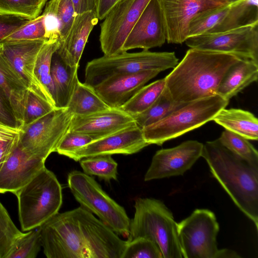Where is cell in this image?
<instances>
[{
    "label": "cell",
    "instance_id": "9",
    "mask_svg": "<svg viewBox=\"0 0 258 258\" xmlns=\"http://www.w3.org/2000/svg\"><path fill=\"white\" fill-rule=\"evenodd\" d=\"M73 115L67 108H55L20 128L18 146L27 154L44 161L69 131Z\"/></svg>",
    "mask_w": 258,
    "mask_h": 258
},
{
    "label": "cell",
    "instance_id": "15",
    "mask_svg": "<svg viewBox=\"0 0 258 258\" xmlns=\"http://www.w3.org/2000/svg\"><path fill=\"white\" fill-rule=\"evenodd\" d=\"M165 20L168 43L182 44L188 38L191 19L204 10L228 4L219 0H159Z\"/></svg>",
    "mask_w": 258,
    "mask_h": 258
},
{
    "label": "cell",
    "instance_id": "2",
    "mask_svg": "<svg viewBox=\"0 0 258 258\" xmlns=\"http://www.w3.org/2000/svg\"><path fill=\"white\" fill-rule=\"evenodd\" d=\"M243 58L235 54L190 48L165 78L173 99L188 103L216 94L228 69Z\"/></svg>",
    "mask_w": 258,
    "mask_h": 258
},
{
    "label": "cell",
    "instance_id": "31",
    "mask_svg": "<svg viewBox=\"0 0 258 258\" xmlns=\"http://www.w3.org/2000/svg\"><path fill=\"white\" fill-rule=\"evenodd\" d=\"M165 88L164 78L144 86L119 108L131 115L140 113L157 100Z\"/></svg>",
    "mask_w": 258,
    "mask_h": 258
},
{
    "label": "cell",
    "instance_id": "14",
    "mask_svg": "<svg viewBox=\"0 0 258 258\" xmlns=\"http://www.w3.org/2000/svg\"><path fill=\"white\" fill-rule=\"evenodd\" d=\"M167 39L166 26L159 0H151L128 34L122 52L160 47Z\"/></svg>",
    "mask_w": 258,
    "mask_h": 258
},
{
    "label": "cell",
    "instance_id": "11",
    "mask_svg": "<svg viewBox=\"0 0 258 258\" xmlns=\"http://www.w3.org/2000/svg\"><path fill=\"white\" fill-rule=\"evenodd\" d=\"M184 42L191 48L231 53L258 62V24L190 37Z\"/></svg>",
    "mask_w": 258,
    "mask_h": 258
},
{
    "label": "cell",
    "instance_id": "19",
    "mask_svg": "<svg viewBox=\"0 0 258 258\" xmlns=\"http://www.w3.org/2000/svg\"><path fill=\"white\" fill-rule=\"evenodd\" d=\"M45 161L27 154L17 145L0 169V193L14 194L45 167Z\"/></svg>",
    "mask_w": 258,
    "mask_h": 258
},
{
    "label": "cell",
    "instance_id": "35",
    "mask_svg": "<svg viewBox=\"0 0 258 258\" xmlns=\"http://www.w3.org/2000/svg\"><path fill=\"white\" fill-rule=\"evenodd\" d=\"M47 0H0V14L29 20L38 17Z\"/></svg>",
    "mask_w": 258,
    "mask_h": 258
},
{
    "label": "cell",
    "instance_id": "33",
    "mask_svg": "<svg viewBox=\"0 0 258 258\" xmlns=\"http://www.w3.org/2000/svg\"><path fill=\"white\" fill-rule=\"evenodd\" d=\"M230 5H221L204 10L197 14L189 22L188 38L208 33L222 20L228 12Z\"/></svg>",
    "mask_w": 258,
    "mask_h": 258
},
{
    "label": "cell",
    "instance_id": "6",
    "mask_svg": "<svg viewBox=\"0 0 258 258\" xmlns=\"http://www.w3.org/2000/svg\"><path fill=\"white\" fill-rule=\"evenodd\" d=\"M228 103L217 94L186 103L163 119L142 128L144 139L149 145L161 146L213 120Z\"/></svg>",
    "mask_w": 258,
    "mask_h": 258
},
{
    "label": "cell",
    "instance_id": "20",
    "mask_svg": "<svg viewBox=\"0 0 258 258\" xmlns=\"http://www.w3.org/2000/svg\"><path fill=\"white\" fill-rule=\"evenodd\" d=\"M160 73L149 70L111 76L93 87L111 108H120L148 81Z\"/></svg>",
    "mask_w": 258,
    "mask_h": 258
},
{
    "label": "cell",
    "instance_id": "39",
    "mask_svg": "<svg viewBox=\"0 0 258 258\" xmlns=\"http://www.w3.org/2000/svg\"><path fill=\"white\" fill-rule=\"evenodd\" d=\"M54 109H55L54 107L47 100L36 92L28 89L23 114L22 126L33 122Z\"/></svg>",
    "mask_w": 258,
    "mask_h": 258
},
{
    "label": "cell",
    "instance_id": "22",
    "mask_svg": "<svg viewBox=\"0 0 258 258\" xmlns=\"http://www.w3.org/2000/svg\"><path fill=\"white\" fill-rule=\"evenodd\" d=\"M0 89L9 99L21 127L28 89L4 55L1 43Z\"/></svg>",
    "mask_w": 258,
    "mask_h": 258
},
{
    "label": "cell",
    "instance_id": "46",
    "mask_svg": "<svg viewBox=\"0 0 258 258\" xmlns=\"http://www.w3.org/2000/svg\"><path fill=\"white\" fill-rule=\"evenodd\" d=\"M121 0H99L97 15L99 20H103L112 8Z\"/></svg>",
    "mask_w": 258,
    "mask_h": 258
},
{
    "label": "cell",
    "instance_id": "26",
    "mask_svg": "<svg viewBox=\"0 0 258 258\" xmlns=\"http://www.w3.org/2000/svg\"><path fill=\"white\" fill-rule=\"evenodd\" d=\"M213 120L225 130L248 140L258 139V119L251 112L241 109H222Z\"/></svg>",
    "mask_w": 258,
    "mask_h": 258
},
{
    "label": "cell",
    "instance_id": "44",
    "mask_svg": "<svg viewBox=\"0 0 258 258\" xmlns=\"http://www.w3.org/2000/svg\"><path fill=\"white\" fill-rule=\"evenodd\" d=\"M0 123L15 128H21L9 99L1 89Z\"/></svg>",
    "mask_w": 258,
    "mask_h": 258
},
{
    "label": "cell",
    "instance_id": "38",
    "mask_svg": "<svg viewBox=\"0 0 258 258\" xmlns=\"http://www.w3.org/2000/svg\"><path fill=\"white\" fill-rule=\"evenodd\" d=\"M121 258H163L157 245L142 237L126 240Z\"/></svg>",
    "mask_w": 258,
    "mask_h": 258
},
{
    "label": "cell",
    "instance_id": "30",
    "mask_svg": "<svg viewBox=\"0 0 258 258\" xmlns=\"http://www.w3.org/2000/svg\"><path fill=\"white\" fill-rule=\"evenodd\" d=\"M186 103L175 101L165 86L159 97L149 108L132 116L137 125L142 129L163 119Z\"/></svg>",
    "mask_w": 258,
    "mask_h": 258
},
{
    "label": "cell",
    "instance_id": "1",
    "mask_svg": "<svg viewBox=\"0 0 258 258\" xmlns=\"http://www.w3.org/2000/svg\"><path fill=\"white\" fill-rule=\"evenodd\" d=\"M47 258H121L126 241L80 206L38 227Z\"/></svg>",
    "mask_w": 258,
    "mask_h": 258
},
{
    "label": "cell",
    "instance_id": "18",
    "mask_svg": "<svg viewBox=\"0 0 258 258\" xmlns=\"http://www.w3.org/2000/svg\"><path fill=\"white\" fill-rule=\"evenodd\" d=\"M136 125L132 115L119 108H110L87 115H73L69 131L88 135L97 140Z\"/></svg>",
    "mask_w": 258,
    "mask_h": 258
},
{
    "label": "cell",
    "instance_id": "37",
    "mask_svg": "<svg viewBox=\"0 0 258 258\" xmlns=\"http://www.w3.org/2000/svg\"><path fill=\"white\" fill-rule=\"evenodd\" d=\"M41 246L38 229L30 230L17 240L7 258H35Z\"/></svg>",
    "mask_w": 258,
    "mask_h": 258
},
{
    "label": "cell",
    "instance_id": "36",
    "mask_svg": "<svg viewBox=\"0 0 258 258\" xmlns=\"http://www.w3.org/2000/svg\"><path fill=\"white\" fill-rule=\"evenodd\" d=\"M24 233L16 226L0 202V258H7L17 240Z\"/></svg>",
    "mask_w": 258,
    "mask_h": 258
},
{
    "label": "cell",
    "instance_id": "41",
    "mask_svg": "<svg viewBox=\"0 0 258 258\" xmlns=\"http://www.w3.org/2000/svg\"><path fill=\"white\" fill-rule=\"evenodd\" d=\"M96 140L88 135L68 131L58 143L55 152L69 157L75 151Z\"/></svg>",
    "mask_w": 258,
    "mask_h": 258
},
{
    "label": "cell",
    "instance_id": "32",
    "mask_svg": "<svg viewBox=\"0 0 258 258\" xmlns=\"http://www.w3.org/2000/svg\"><path fill=\"white\" fill-rule=\"evenodd\" d=\"M79 162L83 172L88 175L96 176L106 182L117 180L118 164L111 155L88 157L81 159Z\"/></svg>",
    "mask_w": 258,
    "mask_h": 258
},
{
    "label": "cell",
    "instance_id": "40",
    "mask_svg": "<svg viewBox=\"0 0 258 258\" xmlns=\"http://www.w3.org/2000/svg\"><path fill=\"white\" fill-rule=\"evenodd\" d=\"M45 16L43 14L30 20L4 41L47 40Z\"/></svg>",
    "mask_w": 258,
    "mask_h": 258
},
{
    "label": "cell",
    "instance_id": "7",
    "mask_svg": "<svg viewBox=\"0 0 258 258\" xmlns=\"http://www.w3.org/2000/svg\"><path fill=\"white\" fill-rule=\"evenodd\" d=\"M178 63L174 52H152L143 50L124 51L95 58L86 64L85 83L92 87L115 75L154 70L160 72L173 69Z\"/></svg>",
    "mask_w": 258,
    "mask_h": 258
},
{
    "label": "cell",
    "instance_id": "24",
    "mask_svg": "<svg viewBox=\"0 0 258 258\" xmlns=\"http://www.w3.org/2000/svg\"><path fill=\"white\" fill-rule=\"evenodd\" d=\"M46 37L62 41L68 34L76 16L71 0H50L46 5Z\"/></svg>",
    "mask_w": 258,
    "mask_h": 258
},
{
    "label": "cell",
    "instance_id": "42",
    "mask_svg": "<svg viewBox=\"0 0 258 258\" xmlns=\"http://www.w3.org/2000/svg\"><path fill=\"white\" fill-rule=\"evenodd\" d=\"M20 129L0 123V169L18 145Z\"/></svg>",
    "mask_w": 258,
    "mask_h": 258
},
{
    "label": "cell",
    "instance_id": "3",
    "mask_svg": "<svg viewBox=\"0 0 258 258\" xmlns=\"http://www.w3.org/2000/svg\"><path fill=\"white\" fill-rule=\"evenodd\" d=\"M201 157L233 202L258 229V166L241 159L217 139L203 144Z\"/></svg>",
    "mask_w": 258,
    "mask_h": 258
},
{
    "label": "cell",
    "instance_id": "8",
    "mask_svg": "<svg viewBox=\"0 0 258 258\" xmlns=\"http://www.w3.org/2000/svg\"><path fill=\"white\" fill-rule=\"evenodd\" d=\"M68 184L81 206L96 215L117 235L127 237L131 219L125 209L110 198L91 176L73 170L68 175Z\"/></svg>",
    "mask_w": 258,
    "mask_h": 258
},
{
    "label": "cell",
    "instance_id": "27",
    "mask_svg": "<svg viewBox=\"0 0 258 258\" xmlns=\"http://www.w3.org/2000/svg\"><path fill=\"white\" fill-rule=\"evenodd\" d=\"M256 24L258 0H240L231 4L222 20L207 33L222 32Z\"/></svg>",
    "mask_w": 258,
    "mask_h": 258
},
{
    "label": "cell",
    "instance_id": "34",
    "mask_svg": "<svg viewBox=\"0 0 258 258\" xmlns=\"http://www.w3.org/2000/svg\"><path fill=\"white\" fill-rule=\"evenodd\" d=\"M220 143L233 154L254 166H258V153L248 140L228 130L218 138Z\"/></svg>",
    "mask_w": 258,
    "mask_h": 258
},
{
    "label": "cell",
    "instance_id": "5",
    "mask_svg": "<svg viewBox=\"0 0 258 258\" xmlns=\"http://www.w3.org/2000/svg\"><path fill=\"white\" fill-rule=\"evenodd\" d=\"M14 194L24 231L39 227L48 221L58 213L62 203L61 186L55 174L45 167Z\"/></svg>",
    "mask_w": 258,
    "mask_h": 258
},
{
    "label": "cell",
    "instance_id": "16",
    "mask_svg": "<svg viewBox=\"0 0 258 258\" xmlns=\"http://www.w3.org/2000/svg\"><path fill=\"white\" fill-rule=\"evenodd\" d=\"M149 145L142 129L136 125L94 141L75 151L69 158L79 161L82 158L95 156L131 155Z\"/></svg>",
    "mask_w": 258,
    "mask_h": 258
},
{
    "label": "cell",
    "instance_id": "48",
    "mask_svg": "<svg viewBox=\"0 0 258 258\" xmlns=\"http://www.w3.org/2000/svg\"><path fill=\"white\" fill-rule=\"evenodd\" d=\"M219 1L224 2L226 4H232L235 3L236 2H237L240 0H219Z\"/></svg>",
    "mask_w": 258,
    "mask_h": 258
},
{
    "label": "cell",
    "instance_id": "13",
    "mask_svg": "<svg viewBox=\"0 0 258 258\" xmlns=\"http://www.w3.org/2000/svg\"><path fill=\"white\" fill-rule=\"evenodd\" d=\"M203 144L188 140L179 145L157 151L145 176L146 181L183 175L201 157Z\"/></svg>",
    "mask_w": 258,
    "mask_h": 258
},
{
    "label": "cell",
    "instance_id": "10",
    "mask_svg": "<svg viewBox=\"0 0 258 258\" xmlns=\"http://www.w3.org/2000/svg\"><path fill=\"white\" fill-rule=\"evenodd\" d=\"M219 224L213 212L196 209L177 223L178 240L184 258H215L218 250Z\"/></svg>",
    "mask_w": 258,
    "mask_h": 258
},
{
    "label": "cell",
    "instance_id": "25",
    "mask_svg": "<svg viewBox=\"0 0 258 258\" xmlns=\"http://www.w3.org/2000/svg\"><path fill=\"white\" fill-rule=\"evenodd\" d=\"M79 68L67 66L55 52L51 64V76L53 83L55 108H66L79 81Z\"/></svg>",
    "mask_w": 258,
    "mask_h": 258
},
{
    "label": "cell",
    "instance_id": "17",
    "mask_svg": "<svg viewBox=\"0 0 258 258\" xmlns=\"http://www.w3.org/2000/svg\"><path fill=\"white\" fill-rule=\"evenodd\" d=\"M46 40L4 41L1 44L4 55L28 89L36 92L49 102L34 73L38 53Z\"/></svg>",
    "mask_w": 258,
    "mask_h": 258
},
{
    "label": "cell",
    "instance_id": "12",
    "mask_svg": "<svg viewBox=\"0 0 258 258\" xmlns=\"http://www.w3.org/2000/svg\"><path fill=\"white\" fill-rule=\"evenodd\" d=\"M151 0H121L103 19L99 41L105 55L122 52L128 34Z\"/></svg>",
    "mask_w": 258,
    "mask_h": 258
},
{
    "label": "cell",
    "instance_id": "21",
    "mask_svg": "<svg viewBox=\"0 0 258 258\" xmlns=\"http://www.w3.org/2000/svg\"><path fill=\"white\" fill-rule=\"evenodd\" d=\"M98 20L94 12L76 15L68 34L55 52L67 66L79 68L89 36Z\"/></svg>",
    "mask_w": 258,
    "mask_h": 258
},
{
    "label": "cell",
    "instance_id": "47",
    "mask_svg": "<svg viewBox=\"0 0 258 258\" xmlns=\"http://www.w3.org/2000/svg\"><path fill=\"white\" fill-rule=\"evenodd\" d=\"M240 256L237 252L231 249L224 248L218 249L215 258H239Z\"/></svg>",
    "mask_w": 258,
    "mask_h": 258
},
{
    "label": "cell",
    "instance_id": "43",
    "mask_svg": "<svg viewBox=\"0 0 258 258\" xmlns=\"http://www.w3.org/2000/svg\"><path fill=\"white\" fill-rule=\"evenodd\" d=\"M29 20L15 15L0 14V43Z\"/></svg>",
    "mask_w": 258,
    "mask_h": 258
},
{
    "label": "cell",
    "instance_id": "29",
    "mask_svg": "<svg viewBox=\"0 0 258 258\" xmlns=\"http://www.w3.org/2000/svg\"><path fill=\"white\" fill-rule=\"evenodd\" d=\"M110 107L96 93L94 88L79 81L67 106L73 115H87Z\"/></svg>",
    "mask_w": 258,
    "mask_h": 258
},
{
    "label": "cell",
    "instance_id": "23",
    "mask_svg": "<svg viewBox=\"0 0 258 258\" xmlns=\"http://www.w3.org/2000/svg\"><path fill=\"white\" fill-rule=\"evenodd\" d=\"M258 79V62L242 59L227 71L217 88L216 94L229 101Z\"/></svg>",
    "mask_w": 258,
    "mask_h": 258
},
{
    "label": "cell",
    "instance_id": "45",
    "mask_svg": "<svg viewBox=\"0 0 258 258\" xmlns=\"http://www.w3.org/2000/svg\"><path fill=\"white\" fill-rule=\"evenodd\" d=\"M76 14L86 12L97 14L99 0H71Z\"/></svg>",
    "mask_w": 258,
    "mask_h": 258
},
{
    "label": "cell",
    "instance_id": "28",
    "mask_svg": "<svg viewBox=\"0 0 258 258\" xmlns=\"http://www.w3.org/2000/svg\"><path fill=\"white\" fill-rule=\"evenodd\" d=\"M59 45L58 38L47 39L38 53L34 70L36 80L44 91L49 102L54 108V92L50 70L53 55Z\"/></svg>",
    "mask_w": 258,
    "mask_h": 258
},
{
    "label": "cell",
    "instance_id": "4",
    "mask_svg": "<svg viewBox=\"0 0 258 258\" xmlns=\"http://www.w3.org/2000/svg\"><path fill=\"white\" fill-rule=\"evenodd\" d=\"M134 208L127 240L145 237L157 245L163 258H183L177 223L164 204L155 199L138 198Z\"/></svg>",
    "mask_w": 258,
    "mask_h": 258
}]
</instances>
